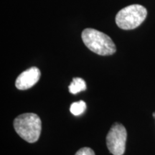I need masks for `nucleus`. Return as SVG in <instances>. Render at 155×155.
I'll return each instance as SVG.
<instances>
[{"label": "nucleus", "mask_w": 155, "mask_h": 155, "mask_svg": "<svg viewBox=\"0 0 155 155\" xmlns=\"http://www.w3.org/2000/svg\"><path fill=\"white\" fill-rule=\"evenodd\" d=\"M127 138L126 128L121 124H114L106 136V145L109 152L114 155H123L125 152Z\"/></svg>", "instance_id": "20e7f679"}, {"label": "nucleus", "mask_w": 155, "mask_h": 155, "mask_svg": "<svg viewBox=\"0 0 155 155\" xmlns=\"http://www.w3.org/2000/svg\"><path fill=\"white\" fill-rule=\"evenodd\" d=\"M70 93L76 94L78 93L83 91L86 89V84L85 81L81 78H74L68 87Z\"/></svg>", "instance_id": "423d86ee"}, {"label": "nucleus", "mask_w": 155, "mask_h": 155, "mask_svg": "<svg viewBox=\"0 0 155 155\" xmlns=\"http://www.w3.org/2000/svg\"><path fill=\"white\" fill-rule=\"evenodd\" d=\"M86 109V104L83 101L78 102H74L71 104L70 111L74 116H79L82 114Z\"/></svg>", "instance_id": "0eeeda50"}, {"label": "nucleus", "mask_w": 155, "mask_h": 155, "mask_svg": "<svg viewBox=\"0 0 155 155\" xmlns=\"http://www.w3.org/2000/svg\"><path fill=\"white\" fill-rule=\"evenodd\" d=\"M147 15V9L139 5L127 6L120 10L116 16L117 26L125 30H133L144 21Z\"/></svg>", "instance_id": "7ed1b4c3"}, {"label": "nucleus", "mask_w": 155, "mask_h": 155, "mask_svg": "<svg viewBox=\"0 0 155 155\" xmlns=\"http://www.w3.org/2000/svg\"><path fill=\"white\" fill-rule=\"evenodd\" d=\"M40 75V70L37 67H32L26 70L16 79V88L19 90H27L32 88L38 82Z\"/></svg>", "instance_id": "39448f33"}, {"label": "nucleus", "mask_w": 155, "mask_h": 155, "mask_svg": "<svg viewBox=\"0 0 155 155\" xmlns=\"http://www.w3.org/2000/svg\"><path fill=\"white\" fill-rule=\"evenodd\" d=\"M153 116H154V117L155 118V113H154V114H153Z\"/></svg>", "instance_id": "1a4fd4ad"}, {"label": "nucleus", "mask_w": 155, "mask_h": 155, "mask_svg": "<svg viewBox=\"0 0 155 155\" xmlns=\"http://www.w3.org/2000/svg\"><path fill=\"white\" fill-rule=\"evenodd\" d=\"M75 155H95V153L91 148L83 147V148L78 151Z\"/></svg>", "instance_id": "6e6552de"}, {"label": "nucleus", "mask_w": 155, "mask_h": 155, "mask_svg": "<svg viewBox=\"0 0 155 155\" xmlns=\"http://www.w3.org/2000/svg\"><path fill=\"white\" fill-rule=\"evenodd\" d=\"M14 127L21 138L29 143H34L40 138L42 122L37 114L27 113L21 114L15 119Z\"/></svg>", "instance_id": "f03ea898"}, {"label": "nucleus", "mask_w": 155, "mask_h": 155, "mask_svg": "<svg viewBox=\"0 0 155 155\" xmlns=\"http://www.w3.org/2000/svg\"><path fill=\"white\" fill-rule=\"evenodd\" d=\"M82 40L86 46L100 55H111L116 53L115 44L109 36L95 29L87 28L83 31Z\"/></svg>", "instance_id": "f257e3e1"}]
</instances>
